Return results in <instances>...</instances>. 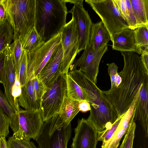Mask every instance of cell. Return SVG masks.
<instances>
[{
    "instance_id": "cell-42",
    "label": "cell",
    "mask_w": 148,
    "mask_h": 148,
    "mask_svg": "<svg viewBox=\"0 0 148 148\" xmlns=\"http://www.w3.org/2000/svg\"><path fill=\"white\" fill-rule=\"evenodd\" d=\"M66 3H73L74 4L83 5L84 0H65Z\"/></svg>"
},
{
    "instance_id": "cell-32",
    "label": "cell",
    "mask_w": 148,
    "mask_h": 148,
    "mask_svg": "<svg viewBox=\"0 0 148 148\" xmlns=\"http://www.w3.org/2000/svg\"><path fill=\"white\" fill-rule=\"evenodd\" d=\"M108 73L110 76L111 86L110 89L118 87L121 82V78L118 74V67L114 63L107 64Z\"/></svg>"
},
{
    "instance_id": "cell-25",
    "label": "cell",
    "mask_w": 148,
    "mask_h": 148,
    "mask_svg": "<svg viewBox=\"0 0 148 148\" xmlns=\"http://www.w3.org/2000/svg\"><path fill=\"white\" fill-rule=\"evenodd\" d=\"M13 38V29L5 18L0 21V53L10 46Z\"/></svg>"
},
{
    "instance_id": "cell-33",
    "label": "cell",
    "mask_w": 148,
    "mask_h": 148,
    "mask_svg": "<svg viewBox=\"0 0 148 148\" xmlns=\"http://www.w3.org/2000/svg\"><path fill=\"white\" fill-rule=\"evenodd\" d=\"M10 118L0 106V136L6 137L9 134Z\"/></svg>"
},
{
    "instance_id": "cell-30",
    "label": "cell",
    "mask_w": 148,
    "mask_h": 148,
    "mask_svg": "<svg viewBox=\"0 0 148 148\" xmlns=\"http://www.w3.org/2000/svg\"><path fill=\"white\" fill-rule=\"evenodd\" d=\"M41 42V39L34 27L32 29L23 45V49L27 52L29 51Z\"/></svg>"
},
{
    "instance_id": "cell-1",
    "label": "cell",
    "mask_w": 148,
    "mask_h": 148,
    "mask_svg": "<svg viewBox=\"0 0 148 148\" xmlns=\"http://www.w3.org/2000/svg\"><path fill=\"white\" fill-rule=\"evenodd\" d=\"M121 52L124 62L123 70L118 73L121 82L116 88L102 90L119 117L123 116L129 109L148 75V71L138 55L133 52Z\"/></svg>"
},
{
    "instance_id": "cell-28",
    "label": "cell",
    "mask_w": 148,
    "mask_h": 148,
    "mask_svg": "<svg viewBox=\"0 0 148 148\" xmlns=\"http://www.w3.org/2000/svg\"><path fill=\"white\" fill-rule=\"evenodd\" d=\"M8 148H38L30 139L25 136L17 138L12 136L7 141Z\"/></svg>"
},
{
    "instance_id": "cell-41",
    "label": "cell",
    "mask_w": 148,
    "mask_h": 148,
    "mask_svg": "<svg viewBox=\"0 0 148 148\" xmlns=\"http://www.w3.org/2000/svg\"><path fill=\"white\" fill-rule=\"evenodd\" d=\"M5 18V12L3 6L0 3V21H3Z\"/></svg>"
},
{
    "instance_id": "cell-40",
    "label": "cell",
    "mask_w": 148,
    "mask_h": 148,
    "mask_svg": "<svg viewBox=\"0 0 148 148\" xmlns=\"http://www.w3.org/2000/svg\"><path fill=\"white\" fill-rule=\"evenodd\" d=\"M0 148H8L5 137L0 136Z\"/></svg>"
},
{
    "instance_id": "cell-38",
    "label": "cell",
    "mask_w": 148,
    "mask_h": 148,
    "mask_svg": "<svg viewBox=\"0 0 148 148\" xmlns=\"http://www.w3.org/2000/svg\"><path fill=\"white\" fill-rule=\"evenodd\" d=\"M79 108L80 111L83 112H87L90 110L89 103L86 100H82L79 101Z\"/></svg>"
},
{
    "instance_id": "cell-9",
    "label": "cell",
    "mask_w": 148,
    "mask_h": 148,
    "mask_svg": "<svg viewBox=\"0 0 148 148\" xmlns=\"http://www.w3.org/2000/svg\"><path fill=\"white\" fill-rule=\"evenodd\" d=\"M61 43L63 56L60 67L61 73L66 74L69 73L77 54L79 45V35L74 18L66 23L61 32Z\"/></svg>"
},
{
    "instance_id": "cell-31",
    "label": "cell",
    "mask_w": 148,
    "mask_h": 148,
    "mask_svg": "<svg viewBox=\"0 0 148 148\" xmlns=\"http://www.w3.org/2000/svg\"><path fill=\"white\" fill-rule=\"evenodd\" d=\"M27 80V51L23 50L19 65L18 82L22 87L26 84Z\"/></svg>"
},
{
    "instance_id": "cell-15",
    "label": "cell",
    "mask_w": 148,
    "mask_h": 148,
    "mask_svg": "<svg viewBox=\"0 0 148 148\" xmlns=\"http://www.w3.org/2000/svg\"><path fill=\"white\" fill-rule=\"evenodd\" d=\"M137 94L129 109L122 117L116 131L112 136L102 148H117L123 136L127 132L134 121Z\"/></svg>"
},
{
    "instance_id": "cell-39",
    "label": "cell",
    "mask_w": 148,
    "mask_h": 148,
    "mask_svg": "<svg viewBox=\"0 0 148 148\" xmlns=\"http://www.w3.org/2000/svg\"><path fill=\"white\" fill-rule=\"evenodd\" d=\"M140 57L146 69L148 71V49L143 50Z\"/></svg>"
},
{
    "instance_id": "cell-3",
    "label": "cell",
    "mask_w": 148,
    "mask_h": 148,
    "mask_svg": "<svg viewBox=\"0 0 148 148\" xmlns=\"http://www.w3.org/2000/svg\"><path fill=\"white\" fill-rule=\"evenodd\" d=\"M65 0H36L35 28L41 42L60 33L66 24Z\"/></svg>"
},
{
    "instance_id": "cell-13",
    "label": "cell",
    "mask_w": 148,
    "mask_h": 148,
    "mask_svg": "<svg viewBox=\"0 0 148 148\" xmlns=\"http://www.w3.org/2000/svg\"><path fill=\"white\" fill-rule=\"evenodd\" d=\"M68 12L71 13L72 17L76 24L79 38V54L81 51L84 50L89 45L92 22L88 11L85 10L83 5L74 4Z\"/></svg>"
},
{
    "instance_id": "cell-20",
    "label": "cell",
    "mask_w": 148,
    "mask_h": 148,
    "mask_svg": "<svg viewBox=\"0 0 148 148\" xmlns=\"http://www.w3.org/2000/svg\"><path fill=\"white\" fill-rule=\"evenodd\" d=\"M17 100L19 106L26 110L36 111L41 107V102L36 99L31 80L27 81L25 85L21 87Z\"/></svg>"
},
{
    "instance_id": "cell-37",
    "label": "cell",
    "mask_w": 148,
    "mask_h": 148,
    "mask_svg": "<svg viewBox=\"0 0 148 148\" xmlns=\"http://www.w3.org/2000/svg\"><path fill=\"white\" fill-rule=\"evenodd\" d=\"M6 49L0 53V83H2L5 69Z\"/></svg>"
},
{
    "instance_id": "cell-4",
    "label": "cell",
    "mask_w": 148,
    "mask_h": 148,
    "mask_svg": "<svg viewBox=\"0 0 148 148\" xmlns=\"http://www.w3.org/2000/svg\"><path fill=\"white\" fill-rule=\"evenodd\" d=\"M0 3L13 29V40L19 38L22 47L35 27L36 0H0Z\"/></svg>"
},
{
    "instance_id": "cell-5",
    "label": "cell",
    "mask_w": 148,
    "mask_h": 148,
    "mask_svg": "<svg viewBox=\"0 0 148 148\" xmlns=\"http://www.w3.org/2000/svg\"><path fill=\"white\" fill-rule=\"evenodd\" d=\"M72 129L71 123H63L59 114L44 122L36 141L38 148H67Z\"/></svg>"
},
{
    "instance_id": "cell-29",
    "label": "cell",
    "mask_w": 148,
    "mask_h": 148,
    "mask_svg": "<svg viewBox=\"0 0 148 148\" xmlns=\"http://www.w3.org/2000/svg\"><path fill=\"white\" fill-rule=\"evenodd\" d=\"M123 116L119 117L110 128L106 129L102 132L97 133L98 141H102L101 147L104 146L111 138L116 131Z\"/></svg>"
},
{
    "instance_id": "cell-26",
    "label": "cell",
    "mask_w": 148,
    "mask_h": 148,
    "mask_svg": "<svg viewBox=\"0 0 148 148\" xmlns=\"http://www.w3.org/2000/svg\"><path fill=\"white\" fill-rule=\"evenodd\" d=\"M135 53L141 54L144 49H148V26L143 25L134 30Z\"/></svg>"
},
{
    "instance_id": "cell-11",
    "label": "cell",
    "mask_w": 148,
    "mask_h": 148,
    "mask_svg": "<svg viewBox=\"0 0 148 148\" xmlns=\"http://www.w3.org/2000/svg\"><path fill=\"white\" fill-rule=\"evenodd\" d=\"M108 50L107 46L95 51L88 45L84 50L80 57L75 60L71 67L70 71L77 69L83 73L92 82L96 84L99 71V66L103 54Z\"/></svg>"
},
{
    "instance_id": "cell-36",
    "label": "cell",
    "mask_w": 148,
    "mask_h": 148,
    "mask_svg": "<svg viewBox=\"0 0 148 148\" xmlns=\"http://www.w3.org/2000/svg\"><path fill=\"white\" fill-rule=\"evenodd\" d=\"M0 106L8 116L11 118L15 113L5 95L0 89Z\"/></svg>"
},
{
    "instance_id": "cell-21",
    "label": "cell",
    "mask_w": 148,
    "mask_h": 148,
    "mask_svg": "<svg viewBox=\"0 0 148 148\" xmlns=\"http://www.w3.org/2000/svg\"><path fill=\"white\" fill-rule=\"evenodd\" d=\"M119 13L130 29L138 27L130 0H114Z\"/></svg>"
},
{
    "instance_id": "cell-18",
    "label": "cell",
    "mask_w": 148,
    "mask_h": 148,
    "mask_svg": "<svg viewBox=\"0 0 148 148\" xmlns=\"http://www.w3.org/2000/svg\"><path fill=\"white\" fill-rule=\"evenodd\" d=\"M112 49L121 52L135 53L136 47L134 30L130 28L113 35L111 38Z\"/></svg>"
},
{
    "instance_id": "cell-17",
    "label": "cell",
    "mask_w": 148,
    "mask_h": 148,
    "mask_svg": "<svg viewBox=\"0 0 148 148\" xmlns=\"http://www.w3.org/2000/svg\"><path fill=\"white\" fill-rule=\"evenodd\" d=\"M148 75L145 77L136 102L134 120L140 123L145 137L148 136Z\"/></svg>"
},
{
    "instance_id": "cell-22",
    "label": "cell",
    "mask_w": 148,
    "mask_h": 148,
    "mask_svg": "<svg viewBox=\"0 0 148 148\" xmlns=\"http://www.w3.org/2000/svg\"><path fill=\"white\" fill-rule=\"evenodd\" d=\"M79 101L66 96L64 99L59 113L60 118L63 123L69 124L80 111Z\"/></svg>"
},
{
    "instance_id": "cell-2",
    "label": "cell",
    "mask_w": 148,
    "mask_h": 148,
    "mask_svg": "<svg viewBox=\"0 0 148 148\" xmlns=\"http://www.w3.org/2000/svg\"><path fill=\"white\" fill-rule=\"evenodd\" d=\"M72 78L86 92L90 107L87 120L95 128L98 132L108 128L119 117L102 90L83 73L76 69L69 72Z\"/></svg>"
},
{
    "instance_id": "cell-8",
    "label": "cell",
    "mask_w": 148,
    "mask_h": 148,
    "mask_svg": "<svg viewBox=\"0 0 148 148\" xmlns=\"http://www.w3.org/2000/svg\"><path fill=\"white\" fill-rule=\"evenodd\" d=\"M101 20L111 38L113 35L129 28L120 15L114 0H86Z\"/></svg>"
},
{
    "instance_id": "cell-7",
    "label": "cell",
    "mask_w": 148,
    "mask_h": 148,
    "mask_svg": "<svg viewBox=\"0 0 148 148\" xmlns=\"http://www.w3.org/2000/svg\"><path fill=\"white\" fill-rule=\"evenodd\" d=\"M60 43V33L46 42H40L31 50L26 51L27 81L37 76Z\"/></svg>"
},
{
    "instance_id": "cell-35",
    "label": "cell",
    "mask_w": 148,
    "mask_h": 148,
    "mask_svg": "<svg viewBox=\"0 0 148 148\" xmlns=\"http://www.w3.org/2000/svg\"><path fill=\"white\" fill-rule=\"evenodd\" d=\"M36 99L41 101V99L45 92L47 86L40 80L37 76L31 79Z\"/></svg>"
},
{
    "instance_id": "cell-6",
    "label": "cell",
    "mask_w": 148,
    "mask_h": 148,
    "mask_svg": "<svg viewBox=\"0 0 148 148\" xmlns=\"http://www.w3.org/2000/svg\"><path fill=\"white\" fill-rule=\"evenodd\" d=\"M66 96V74L61 73L47 86L41 99V106L44 122L59 113Z\"/></svg>"
},
{
    "instance_id": "cell-14",
    "label": "cell",
    "mask_w": 148,
    "mask_h": 148,
    "mask_svg": "<svg viewBox=\"0 0 148 148\" xmlns=\"http://www.w3.org/2000/svg\"><path fill=\"white\" fill-rule=\"evenodd\" d=\"M71 148H97L98 132L87 119H78Z\"/></svg>"
},
{
    "instance_id": "cell-27",
    "label": "cell",
    "mask_w": 148,
    "mask_h": 148,
    "mask_svg": "<svg viewBox=\"0 0 148 148\" xmlns=\"http://www.w3.org/2000/svg\"><path fill=\"white\" fill-rule=\"evenodd\" d=\"M9 47L16 70L17 79L18 81L20 63L23 51L20 39L18 38L14 40Z\"/></svg>"
},
{
    "instance_id": "cell-34",
    "label": "cell",
    "mask_w": 148,
    "mask_h": 148,
    "mask_svg": "<svg viewBox=\"0 0 148 148\" xmlns=\"http://www.w3.org/2000/svg\"><path fill=\"white\" fill-rule=\"evenodd\" d=\"M136 124L134 121L127 132L125 134L119 148H133Z\"/></svg>"
},
{
    "instance_id": "cell-24",
    "label": "cell",
    "mask_w": 148,
    "mask_h": 148,
    "mask_svg": "<svg viewBox=\"0 0 148 148\" xmlns=\"http://www.w3.org/2000/svg\"><path fill=\"white\" fill-rule=\"evenodd\" d=\"M67 85V96L72 99L80 101H88L85 90L72 78L70 73L66 74Z\"/></svg>"
},
{
    "instance_id": "cell-12",
    "label": "cell",
    "mask_w": 148,
    "mask_h": 148,
    "mask_svg": "<svg viewBox=\"0 0 148 148\" xmlns=\"http://www.w3.org/2000/svg\"><path fill=\"white\" fill-rule=\"evenodd\" d=\"M9 46L7 48L5 65L2 84L5 95L15 112L21 109L17 97L21 91V87L18 81Z\"/></svg>"
},
{
    "instance_id": "cell-16",
    "label": "cell",
    "mask_w": 148,
    "mask_h": 148,
    "mask_svg": "<svg viewBox=\"0 0 148 148\" xmlns=\"http://www.w3.org/2000/svg\"><path fill=\"white\" fill-rule=\"evenodd\" d=\"M63 56V49L60 43L37 76L47 86L61 73L60 67Z\"/></svg>"
},
{
    "instance_id": "cell-19",
    "label": "cell",
    "mask_w": 148,
    "mask_h": 148,
    "mask_svg": "<svg viewBox=\"0 0 148 148\" xmlns=\"http://www.w3.org/2000/svg\"><path fill=\"white\" fill-rule=\"evenodd\" d=\"M111 38L110 34L102 21L92 23L89 45L94 50L99 51L106 46Z\"/></svg>"
},
{
    "instance_id": "cell-23",
    "label": "cell",
    "mask_w": 148,
    "mask_h": 148,
    "mask_svg": "<svg viewBox=\"0 0 148 148\" xmlns=\"http://www.w3.org/2000/svg\"><path fill=\"white\" fill-rule=\"evenodd\" d=\"M138 27L148 26V0H130Z\"/></svg>"
},
{
    "instance_id": "cell-10",
    "label": "cell",
    "mask_w": 148,
    "mask_h": 148,
    "mask_svg": "<svg viewBox=\"0 0 148 148\" xmlns=\"http://www.w3.org/2000/svg\"><path fill=\"white\" fill-rule=\"evenodd\" d=\"M18 120L19 129L13 134L17 138L25 136L36 140L39 136L44 121L42 110L41 107L36 111L21 110L16 112Z\"/></svg>"
}]
</instances>
